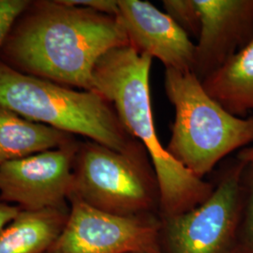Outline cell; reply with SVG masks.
<instances>
[{
	"label": "cell",
	"mask_w": 253,
	"mask_h": 253,
	"mask_svg": "<svg viewBox=\"0 0 253 253\" xmlns=\"http://www.w3.org/2000/svg\"><path fill=\"white\" fill-rule=\"evenodd\" d=\"M202 84L208 95L239 118L253 113V38Z\"/></svg>",
	"instance_id": "obj_12"
},
{
	"label": "cell",
	"mask_w": 253,
	"mask_h": 253,
	"mask_svg": "<svg viewBox=\"0 0 253 253\" xmlns=\"http://www.w3.org/2000/svg\"><path fill=\"white\" fill-rule=\"evenodd\" d=\"M79 142L0 164V201L21 210L69 208Z\"/></svg>",
	"instance_id": "obj_8"
},
{
	"label": "cell",
	"mask_w": 253,
	"mask_h": 253,
	"mask_svg": "<svg viewBox=\"0 0 253 253\" xmlns=\"http://www.w3.org/2000/svg\"><path fill=\"white\" fill-rule=\"evenodd\" d=\"M164 89L174 108L166 149L196 176L204 179L228 155L253 144V116L239 118L228 112L192 72L166 69Z\"/></svg>",
	"instance_id": "obj_4"
},
{
	"label": "cell",
	"mask_w": 253,
	"mask_h": 253,
	"mask_svg": "<svg viewBox=\"0 0 253 253\" xmlns=\"http://www.w3.org/2000/svg\"><path fill=\"white\" fill-rule=\"evenodd\" d=\"M118 4L117 18L129 45L159 59L165 70L192 72L195 43L169 15L148 1L118 0Z\"/></svg>",
	"instance_id": "obj_10"
},
{
	"label": "cell",
	"mask_w": 253,
	"mask_h": 253,
	"mask_svg": "<svg viewBox=\"0 0 253 253\" xmlns=\"http://www.w3.org/2000/svg\"><path fill=\"white\" fill-rule=\"evenodd\" d=\"M29 3L28 0H0V48Z\"/></svg>",
	"instance_id": "obj_16"
},
{
	"label": "cell",
	"mask_w": 253,
	"mask_h": 253,
	"mask_svg": "<svg viewBox=\"0 0 253 253\" xmlns=\"http://www.w3.org/2000/svg\"><path fill=\"white\" fill-rule=\"evenodd\" d=\"M242 210L235 253H253V166L246 165L242 177Z\"/></svg>",
	"instance_id": "obj_14"
},
{
	"label": "cell",
	"mask_w": 253,
	"mask_h": 253,
	"mask_svg": "<svg viewBox=\"0 0 253 253\" xmlns=\"http://www.w3.org/2000/svg\"><path fill=\"white\" fill-rule=\"evenodd\" d=\"M245 168L235 159L203 204L183 214L161 217L163 253H235Z\"/></svg>",
	"instance_id": "obj_6"
},
{
	"label": "cell",
	"mask_w": 253,
	"mask_h": 253,
	"mask_svg": "<svg viewBox=\"0 0 253 253\" xmlns=\"http://www.w3.org/2000/svg\"><path fill=\"white\" fill-rule=\"evenodd\" d=\"M0 106L118 152L143 146L127 133L112 104L95 91L76 90L21 73L0 58Z\"/></svg>",
	"instance_id": "obj_3"
},
{
	"label": "cell",
	"mask_w": 253,
	"mask_h": 253,
	"mask_svg": "<svg viewBox=\"0 0 253 253\" xmlns=\"http://www.w3.org/2000/svg\"><path fill=\"white\" fill-rule=\"evenodd\" d=\"M235 159H237L241 163H245L246 165L253 166V145L247 146L239 150Z\"/></svg>",
	"instance_id": "obj_19"
},
{
	"label": "cell",
	"mask_w": 253,
	"mask_h": 253,
	"mask_svg": "<svg viewBox=\"0 0 253 253\" xmlns=\"http://www.w3.org/2000/svg\"><path fill=\"white\" fill-rule=\"evenodd\" d=\"M74 135L37 123L0 106V164L72 142Z\"/></svg>",
	"instance_id": "obj_13"
},
{
	"label": "cell",
	"mask_w": 253,
	"mask_h": 253,
	"mask_svg": "<svg viewBox=\"0 0 253 253\" xmlns=\"http://www.w3.org/2000/svg\"><path fill=\"white\" fill-rule=\"evenodd\" d=\"M74 197L102 212L129 217L160 215V189L144 146L122 153L79 142L73 162Z\"/></svg>",
	"instance_id": "obj_5"
},
{
	"label": "cell",
	"mask_w": 253,
	"mask_h": 253,
	"mask_svg": "<svg viewBox=\"0 0 253 253\" xmlns=\"http://www.w3.org/2000/svg\"><path fill=\"white\" fill-rule=\"evenodd\" d=\"M70 214L48 253H163L158 214L117 216L69 198Z\"/></svg>",
	"instance_id": "obj_7"
},
{
	"label": "cell",
	"mask_w": 253,
	"mask_h": 253,
	"mask_svg": "<svg viewBox=\"0 0 253 253\" xmlns=\"http://www.w3.org/2000/svg\"><path fill=\"white\" fill-rule=\"evenodd\" d=\"M164 12L190 37L198 39L201 14L195 0H163Z\"/></svg>",
	"instance_id": "obj_15"
},
{
	"label": "cell",
	"mask_w": 253,
	"mask_h": 253,
	"mask_svg": "<svg viewBox=\"0 0 253 253\" xmlns=\"http://www.w3.org/2000/svg\"><path fill=\"white\" fill-rule=\"evenodd\" d=\"M152 61L130 45L115 48L96 65L93 86L112 104L127 133L145 147L159 184L160 217H171L203 204L214 185L176 162L157 134L150 94Z\"/></svg>",
	"instance_id": "obj_2"
},
{
	"label": "cell",
	"mask_w": 253,
	"mask_h": 253,
	"mask_svg": "<svg viewBox=\"0 0 253 253\" xmlns=\"http://www.w3.org/2000/svg\"><path fill=\"white\" fill-rule=\"evenodd\" d=\"M21 209L18 207L0 201V232L18 215Z\"/></svg>",
	"instance_id": "obj_18"
},
{
	"label": "cell",
	"mask_w": 253,
	"mask_h": 253,
	"mask_svg": "<svg viewBox=\"0 0 253 253\" xmlns=\"http://www.w3.org/2000/svg\"><path fill=\"white\" fill-rule=\"evenodd\" d=\"M66 208L21 210L0 232V253H48L63 231Z\"/></svg>",
	"instance_id": "obj_11"
},
{
	"label": "cell",
	"mask_w": 253,
	"mask_h": 253,
	"mask_svg": "<svg viewBox=\"0 0 253 253\" xmlns=\"http://www.w3.org/2000/svg\"><path fill=\"white\" fill-rule=\"evenodd\" d=\"M201 31L192 73L202 82L253 38V0H195Z\"/></svg>",
	"instance_id": "obj_9"
},
{
	"label": "cell",
	"mask_w": 253,
	"mask_h": 253,
	"mask_svg": "<svg viewBox=\"0 0 253 253\" xmlns=\"http://www.w3.org/2000/svg\"><path fill=\"white\" fill-rule=\"evenodd\" d=\"M129 45L118 19L65 0L30 1L14 23L0 58L21 73L94 91L93 72L109 51Z\"/></svg>",
	"instance_id": "obj_1"
},
{
	"label": "cell",
	"mask_w": 253,
	"mask_h": 253,
	"mask_svg": "<svg viewBox=\"0 0 253 253\" xmlns=\"http://www.w3.org/2000/svg\"><path fill=\"white\" fill-rule=\"evenodd\" d=\"M68 4L93 9L107 15L117 17L118 13V0H65Z\"/></svg>",
	"instance_id": "obj_17"
}]
</instances>
